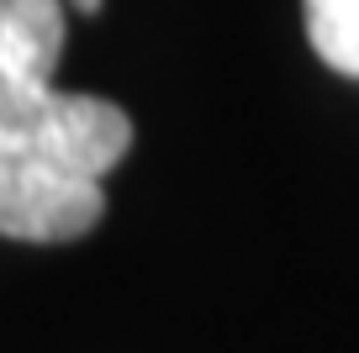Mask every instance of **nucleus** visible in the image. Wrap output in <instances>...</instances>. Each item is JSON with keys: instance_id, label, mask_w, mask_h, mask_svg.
<instances>
[{"instance_id": "nucleus-3", "label": "nucleus", "mask_w": 359, "mask_h": 353, "mask_svg": "<svg viewBox=\"0 0 359 353\" xmlns=\"http://www.w3.org/2000/svg\"><path fill=\"white\" fill-rule=\"evenodd\" d=\"M69 6H74L79 16H101V0H69Z\"/></svg>"}, {"instance_id": "nucleus-1", "label": "nucleus", "mask_w": 359, "mask_h": 353, "mask_svg": "<svg viewBox=\"0 0 359 353\" xmlns=\"http://www.w3.org/2000/svg\"><path fill=\"white\" fill-rule=\"evenodd\" d=\"M58 48L64 0H0V237L16 243L85 237L133 148L116 100L53 85Z\"/></svg>"}, {"instance_id": "nucleus-2", "label": "nucleus", "mask_w": 359, "mask_h": 353, "mask_svg": "<svg viewBox=\"0 0 359 353\" xmlns=\"http://www.w3.org/2000/svg\"><path fill=\"white\" fill-rule=\"evenodd\" d=\"M302 11L317 58L338 74L359 79V0H302Z\"/></svg>"}]
</instances>
